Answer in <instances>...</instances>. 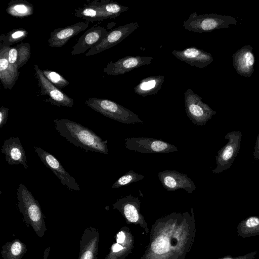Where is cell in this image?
Returning a JSON list of instances; mask_svg holds the SVG:
<instances>
[{
	"mask_svg": "<svg viewBox=\"0 0 259 259\" xmlns=\"http://www.w3.org/2000/svg\"><path fill=\"white\" fill-rule=\"evenodd\" d=\"M56 130L68 141L84 149L108 154L107 140H103L92 130L67 119H54Z\"/></svg>",
	"mask_w": 259,
	"mask_h": 259,
	"instance_id": "7a4b0ae2",
	"label": "cell"
},
{
	"mask_svg": "<svg viewBox=\"0 0 259 259\" xmlns=\"http://www.w3.org/2000/svg\"><path fill=\"white\" fill-rule=\"evenodd\" d=\"M33 147L40 160L52 170L63 185L72 191L80 190L79 186L74 178L66 171L61 163L54 155L39 147L34 146Z\"/></svg>",
	"mask_w": 259,
	"mask_h": 259,
	"instance_id": "30bf717a",
	"label": "cell"
},
{
	"mask_svg": "<svg viewBox=\"0 0 259 259\" xmlns=\"http://www.w3.org/2000/svg\"><path fill=\"white\" fill-rule=\"evenodd\" d=\"M157 221L160 227L155 228L142 259H183L194 236L189 225L193 213L174 212Z\"/></svg>",
	"mask_w": 259,
	"mask_h": 259,
	"instance_id": "6da1fadb",
	"label": "cell"
},
{
	"mask_svg": "<svg viewBox=\"0 0 259 259\" xmlns=\"http://www.w3.org/2000/svg\"><path fill=\"white\" fill-rule=\"evenodd\" d=\"M10 47L0 45V79L5 89L11 90L17 81L19 72L9 62Z\"/></svg>",
	"mask_w": 259,
	"mask_h": 259,
	"instance_id": "44dd1931",
	"label": "cell"
},
{
	"mask_svg": "<svg viewBox=\"0 0 259 259\" xmlns=\"http://www.w3.org/2000/svg\"><path fill=\"white\" fill-rule=\"evenodd\" d=\"M75 15L77 17L90 21H103L112 18L109 14L103 11L92 1L87 5L75 10Z\"/></svg>",
	"mask_w": 259,
	"mask_h": 259,
	"instance_id": "603a6c76",
	"label": "cell"
},
{
	"mask_svg": "<svg viewBox=\"0 0 259 259\" xmlns=\"http://www.w3.org/2000/svg\"><path fill=\"white\" fill-rule=\"evenodd\" d=\"M140 204L138 197L130 195L117 200L113 207L118 210L128 222L140 223L144 220L140 212Z\"/></svg>",
	"mask_w": 259,
	"mask_h": 259,
	"instance_id": "ffe728a7",
	"label": "cell"
},
{
	"mask_svg": "<svg viewBox=\"0 0 259 259\" xmlns=\"http://www.w3.org/2000/svg\"><path fill=\"white\" fill-rule=\"evenodd\" d=\"M116 243L122 244L125 240V234L123 231H119L116 235Z\"/></svg>",
	"mask_w": 259,
	"mask_h": 259,
	"instance_id": "e575fe53",
	"label": "cell"
},
{
	"mask_svg": "<svg viewBox=\"0 0 259 259\" xmlns=\"http://www.w3.org/2000/svg\"><path fill=\"white\" fill-rule=\"evenodd\" d=\"M253 157L255 160L259 159V134L256 139L253 152Z\"/></svg>",
	"mask_w": 259,
	"mask_h": 259,
	"instance_id": "d590c367",
	"label": "cell"
},
{
	"mask_svg": "<svg viewBox=\"0 0 259 259\" xmlns=\"http://www.w3.org/2000/svg\"><path fill=\"white\" fill-rule=\"evenodd\" d=\"M42 72L46 78L59 89L69 84V81L56 71L45 69Z\"/></svg>",
	"mask_w": 259,
	"mask_h": 259,
	"instance_id": "4dcf8cb0",
	"label": "cell"
},
{
	"mask_svg": "<svg viewBox=\"0 0 259 259\" xmlns=\"http://www.w3.org/2000/svg\"><path fill=\"white\" fill-rule=\"evenodd\" d=\"M85 103L94 110L120 122L144 124V121L136 114L113 101L92 97L88 98L85 101Z\"/></svg>",
	"mask_w": 259,
	"mask_h": 259,
	"instance_id": "5b68a950",
	"label": "cell"
},
{
	"mask_svg": "<svg viewBox=\"0 0 259 259\" xmlns=\"http://www.w3.org/2000/svg\"><path fill=\"white\" fill-rule=\"evenodd\" d=\"M17 51V67L19 69L28 61L31 55V48L29 43L21 42L16 46Z\"/></svg>",
	"mask_w": 259,
	"mask_h": 259,
	"instance_id": "f546056e",
	"label": "cell"
},
{
	"mask_svg": "<svg viewBox=\"0 0 259 259\" xmlns=\"http://www.w3.org/2000/svg\"><path fill=\"white\" fill-rule=\"evenodd\" d=\"M153 58L150 56H125L118 60L109 62L103 71L109 75L125 74L142 66L152 63Z\"/></svg>",
	"mask_w": 259,
	"mask_h": 259,
	"instance_id": "7c38bea8",
	"label": "cell"
},
{
	"mask_svg": "<svg viewBox=\"0 0 259 259\" xmlns=\"http://www.w3.org/2000/svg\"><path fill=\"white\" fill-rule=\"evenodd\" d=\"M35 76L40 88L41 95H47L48 102L57 106L72 107L74 100L48 80L37 64L35 65Z\"/></svg>",
	"mask_w": 259,
	"mask_h": 259,
	"instance_id": "9c48e42d",
	"label": "cell"
},
{
	"mask_svg": "<svg viewBox=\"0 0 259 259\" xmlns=\"http://www.w3.org/2000/svg\"><path fill=\"white\" fill-rule=\"evenodd\" d=\"M242 134L239 131H233L228 133L225 138L228 140V143L218 152L215 156L217 167L212 170L213 174H219L229 169L238 153L240 147Z\"/></svg>",
	"mask_w": 259,
	"mask_h": 259,
	"instance_id": "52a82bcc",
	"label": "cell"
},
{
	"mask_svg": "<svg viewBox=\"0 0 259 259\" xmlns=\"http://www.w3.org/2000/svg\"><path fill=\"white\" fill-rule=\"evenodd\" d=\"M158 177L163 187L169 192L183 189L190 194L196 189L194 182L187 175L176 170L159 172Z\"/></svg>",
	"mask_w": 259,
	"mask_h": 259,
	"instance_id": "4fadbf2b",
	"label": "cell"
},
{
	"mask_svg": "<svg viewBox=\"0 0 259 259\" xmlns=\"http://www.w3.org/2000/svg\"><path fill=\"white\" fill-rule=\"evenodd\" d=\"M18 51L15 47H11L8 53V61L10 65L15 69L19 70L17 67Z\"/></svg>",
	"mask_w": 259,
	"mask_h": 259,
	"instance_id": "1f68e13d",
	"label": "cell"
},
{
	"mask_svg": "<svg viewBox=\"0 0 259 259\" xmlns=\"http://www.w3.org/2000/svg\"><path fill=\"white\" fill-rule=\"evenodd\" d=\"M9 109L5 107H2L0 108V127H2V126L5 125L7 121L8 114H9Z\"/></svg>",
	"mask_w": 259,
	"mask_h": 259,
	"instance_id": "836d02e7",
	"label": "cell"
},
{
	"mask_svg": "<svg viewBox=\"0 0 259 259\" xmlns=\"http://www.w3.org/2000/svg\"><path fill=\"white\" fill-rule=\"evenodd\" d=\"M27 251L25 244L16 238L3 245L1 253L3 259H21Z\"/></svg>",
	"mask_w": 259,
	"mask_h": 259,
	"instance_id": "cb8c5ba5",
	"label": "cell"
},
{
	"mask_svg": "<svg viewBox=\"0 0 259 259\" xmlns=\"http://www.w3.org/2000/svg\"><path fill=\"white\" fill-rule=\"evenodd\" d=\"M239 236L249 238L259 235V216H251L241 221L237 225Z\"/></svg>",
	"mask_w": 259,
	"mask_h": 259,
	"instance_id": "484cf974",
	"label": "cell"
},
{
	"mask_svg": "<svg viewBox=\"0 0 259 259\" xmlns=\"http://www.w3.org/2000/svg\"><path fill=\"white\" fill-rule=\"evenodd\" d=\"M144 176L131 170L117 180L111 186V188H119L123 186L140 181L144 179Z\"/></svg>",
	"mask_w": 259,
	"mask_h": 259,
	"instance_id": "f1b7e54d",
	"label": "cell"
},
{
	"mask_svg": "<svg viewBox=\"0 0 259 259\" xmlns=\"http://www.w3.org/2000/svg\"><path fill=\"white\" fill-rule=\"evenodd\" d=\"M257 251H254L243 255L234 257L230 255H227L218 259H253Z\"/></svg>",
	"mask_w": 259,
	"mask_h": 259,
	"instance_id": "d6a6232c",
	"label": "cell"
},
{
	"mask_svg": "<svg viewBox=\"0 0 259 259\" xmlns=\"http://www.w3.org/2000/svg\"><path fill=\"white\" fill-rule=\"evenodd\" d=\"M18 206L24 220L29 225L39 237H42L47 230L44 217L38 201L26 187L20 184L17 190Z\"/></svg>",
	"mask_w": 259,
	"mask_h": 259,
	"instance_id": "3957f363",
	"label": "cell"
},
{
	"mask_svg": "<svg viewBox=\"0 0 259 259\" xmlns=\"http://www.w3.org/2000/svg\"><path fill=\"white\" fill-rule=\"evenodd\" d=\"M6 12L13 17L24 18L33 14L34 7L26 0L12 1L9 3Z\"/></svg>",
	"mask_w": 259,
	"mask_h": 259,
	"instance_id": "d4e9b609",
	"label": "cell"
},
{
	"mask_svg": "<svg viewBox=\"0 0 259 259\" xmlns=\"http://www.w3.org/2000/svg\"><path fill=\"white\" fill-rule=\"evenodd\" d=\"M232 61L238 74L246 77L251 76L254 70L255 57L250 45H245L235 52Z\"/></svg>",
	"mask_w": 259,
	"mask_h": 259,
	"instance_id": "9a60e30c",
	"label": "cell"
},
{
	"mask_svg": "<svg viewBox=\"0 0 259 259\" xmlns=\"http://www.w3.org/2000/svg\"><path fill=\"white\" fill-rule=\"evenodd\" d=\"M99 234L93 227H87L81 235L78 259H97Z\"/></svg>",
	"mask_w": 259,
	"mask_h": 259,
	"instance_id": "2e32d148",
	"label": "cell"
},
{
	"mask_svg": "<svg viewBox=\"0 0 259 259\" xmlns=\"http://www.w3.org/2000/svg\"><path fill=\"white\" fill-rule=\"evenodd\" d=\"M184 103L187 115L195 125H205L216 114V111L204 103L202 98L190 89L184 93Z\"/></svg>",
	"mask_w": 259,
	"mask_h": 259,
	"instance_id": "8992f818",
	"label": "cell"
},
{
	"mask_svg": "<svg viewBox=\"0 0 259 259\" xmlns=\"http://www.w3.org/2000/svg\"><path fill=\"white\" fill-rule=\"evenodd\" d=\"M172 54L180 60L200 69L206 67L213 61L211 54L195 47L183 50H174Z\"/></svg>",
	"mask_w": 259,
	"mask_h": 259,
	"instance_id": "5bb4252c",
	"label": "cell"
},
{
	"mask_svg": "<svg viewBox=\"0 0 259 259\" xmlns=\"http://www.w3.org/2000/svg\"><path fill=\"white\" fill-rule=\"evenodd\" d=\"M50 250V247H48L46 248L44 252V256L42 259H48L49 256V252Z\"/></svg>",
	"mask_w": 259,
	"mask_h": 259,
	"instance_id": "8d00e7d4",
	"label": "cell"
},
{
	"mask_svg": "<svg viewBox=\"0 0 259 259\" xmlns=\"http://www.w3.org/2000/svg\"><path fill=\"white\" fill-rule=\"evenodd\" d=\"M139 26L137 22H132L120 26L108 32L97 45L90 49L85 56L88 57L109 49L122 41Z\"/></svg>",
	"mask_w": 259,
	"mask_h": 259,
	"instance_id": "8fae6325",
	"label": "cell"
},
{
	"mask_svg": "<svg viewBox=\"0 0 259 259\" xmlns=\"http://www.w3.org/2000/svg\"><path fill=\"white\" fill-rule=\"evenodd\" d=\"M107 33L106 29L101 26H94L89 29L73 47L71 55L82 54L98 45Z\"/></svg>",
	"mask_w": 259,
	"mask_h": 259,
	"instance_id": "e0dca14e",
	"label": "cell"
},
{
	"mask_svg": "<svg viewBox=\"0 0 259 259\" xmlns=\"http://www.w3.org/2000/svg\"><path fill=\"white\" fill-rule=\"evenodd\" d=\"M1 151L5 155L9 164H22L25 169L28 168L25 152L19 138L11 137L5 140Z\"/></svg>",
	"mask_w": 259,
	"mask_h": 259,
	"instance_id": "ac0fdd59",
	"label": "cell"
},
{
	"mask_svg": "<svg viewBox=\"0 0 259 259\" xmlns=\"http://www.w3.org/2000/svg\"><path fill=\"white\" fill-rule=\"evenodd\" d=\"M103 11L109 14L111 17L119 16L121 13L128 10V7L121 5L116 2L109 0H101L92 1Z\"/></svg>",
	"mask_w": 259,
	"mask_h": 259,
	"instance_id": "4316f807",
	"label": "cell"
},
{
	"mask_svg": "<svg viewBox=\"0 0 259 259\" xmlns=\"http://www.w3.org/2000/svg\"><path fill=\"white\" fill-rule=\"evenodd\" d=\"M237 23V18L231 16L214 13L198 15L196 12H193L184 21L183 25L188 31L203 33L230 28V25Z\"/></svg>",
	"mask_w": 259,
	"mask_h": 259,
	"instance_id": "277c9868",
	"label": "cell"
},
{
	"mask_svg": "<svg viewBox=\"0 0 259 259\" xmlns=\"http://www.w3.org/2000/svg\"><path fill=\"white\" fill-rule=\"evenodd\" d=\"M125 148L144 153H167L178 151L175 145L161 139L139 137L125 139Z\"/></svg>",
	"mask_w": 259,
	"mask_h": 259,
	"instance_id": "ba28073f",
	"label": "cell"
},
{
	"mask_svg": "<svg viewBox=\"0 0 259 259\" xmlns=\"http://www.w3.org/2000/svg\"><path fill=\"white\" fill-rule=\"evenodd\" d=\"M89 24L79 22L70 26L55 29L50 34L48 42L49 47L61 48L70 39L88 27Z\"/></svg>",
	"mask_w": 259,
	"mask_h": 259,
	"instance_id": "d6986e66",
	"label": "cell"
},
{
	"mask_svg": "<svg viewBox=\"0 0 259 259\" xmlns=\"http://www.w3.org/2000/svg\"><path fill=\"white\" fill-rule=\"evenodd\" d=\"M28 32L23 28L14 29L5 34L0 36V45L10 47L26 38Z\"/></svg>",
	"mask_w": 259,
	"mask_h": 259,
	"instance_id": "83f0119b",
	"label": "cell"
},
{
	"mask_svg": "<svg viewBox=\"0 0 259 259\" xmlns=\"http://www.w3.org/2000/svg\"><path fill=\"white\" fill-rule=\"evenodd\" d=\"M164 81V76L157 75L144 78L134 88L137 94L145 97L149 95H155L161 89Z\"/></svg>",
	"mask_w": 259,
	"mask_h": 259,
	"instance_id": "7402d4cb",
	"label": "cell"
}]
</instances>
